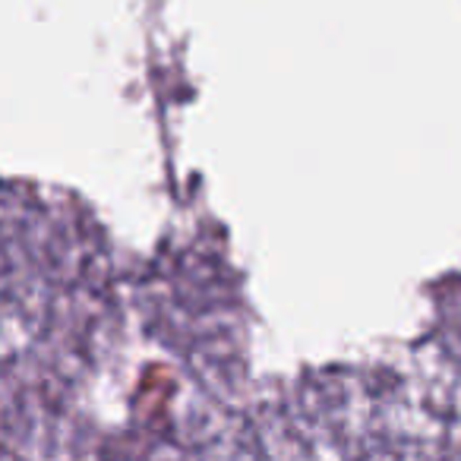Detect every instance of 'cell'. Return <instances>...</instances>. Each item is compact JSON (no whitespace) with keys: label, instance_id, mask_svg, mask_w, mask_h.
Returning <instances> with one entry per match:
<instances>
[]
</instances>
